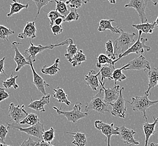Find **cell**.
Returning a JSON list of instances; mask_svg holds the SVG:
<instances>
[{"label":"cell","mask_w":158,"mask_h":146,"mask_svg":"<svg viewBox=\"0 0 158 146\" xmlns=\"http://www.w3.org/2000/svg\"><path fill=\"white\" fill-rule=\"evenodd\" d=\"M120 35L114 42V54L119 56L128 50L135 43V33H129L120 29Z\"/></svg>","instance_id":"6da1fadb"},{"label":"cell","mask_w":158,"mask_h":146,"mask_svg":"<svg viewBox=\"0 0 158 146\" xmlns=\"http://www.w3.org/2000/svg\"><path fill=\"white\" fill-rule=\"evenodd\" d=\"M108 105L104 101V92L101 87L98 93L92 98L90 101L86 103L85 111L88 114L92 111H96L102 114L109 111Z\"/></svg>","instance_id":"7a4b0ae2"},{"label":"cell","mask_w":158,"mask_h":146,"mask_svg":"<svg viewBox=\"0 0 158 146\" xmlns=\"http://www.w3.org/2000/svg\"><path fill=\"white\" fill-rule=\"evenodd\" d=\"M149 95H145L142 96H136L132 98V102L127 101L131 105L134 111L142 112L143 117L145 118L146 121L148 122V118L146 115V112L148 109L152 106L158 103V100L151 101L148 97Z\"/></svg>","instance_id":"3957f363"},{"label":"cell","mask_w":158,"mask_h":146,"mask_svg":"<svg viewBox=\"0 0 158 146\" xmlns=\"http://www.w3.org/2000/svg\"><path fill=\"white\" fill-rule=\"evenodd\" d=\"M82 104L77 102L74 104L73 110L72 111H65L62 110V106H60V108H58L55 106H53V108L55 109L56 112L59 115H63L67 118L68 121L72 122L73 123H76L77 121L79 120L82 118L88 116L89 114L86 112H82L81 111Z\"/></svg>","instance_id":"277c9868"},{"label":"cell","mask_w":158,"mask_h":146,"mask_svg":"<svg viewBox=\"0 0 158 146\" xmlns=\"http://www.w3.org/2000/svg\"><path fill=\"white\" fill-rule=\"evenodd\" d=\"M70 38L67 39V40L62 42L59 43L55 44V45H48L45 46H43L41 45L38 46H35L31 41H30V46L29 47L25 50L24 52V57H28L31 59L33 63L35 61L36 56L39 54H41L43 51L46 50H52L54 48L59 46H63L66 45H69Z\"/></svg>","instance_id":"5b68a950"},{"label":"cell","mask_w":158,"mask_h":146,"mask_svg":"<svg viewBox=\"0 0 158 146\" xmlns=\"http://www.w3.org/2000/svg\"><path fill=\"white\" fill-rule=\"evenodd\" d=\"M142 33V32L139 31V37H138L137 40L128 50H127L123 54L119 55L117 59L113 61V63L114 65L120 59H122V57L127 56L131 54H142L144 52V50H146L148 52L150 51L151 48L145 45L146 42L148 41V38H141Z\"/></svg>","instance_id":"8992f818"},{"label":"cell","mask_w":158,"mask_h":146,"mask_svg":"<svg viewBox=\"0 0 158 146\" xmlns=\"http://www.w3.org/2000/svg\"><path fill=\"white\" fill-rule=\"evenodd\" d=\"M7 128H10L13 130H18L24 133L27 134L29 136H31L33 137H36L39 140H42V137L44 132V125L41 124L40 121L38 123L32 125L28 128H22L19 125L15 124H9L7 123Z\"/></svg>","instance_id":"52a82bcc"},{"label":"cell","mask_w":158,"mask_h":146,"mask_svg":"<svg viewBox=\"0 0 158 146\" xmlns=\"http://www.w3.org/2000/svg\"><path fill=\"white\" fill-rule=\"evenodd\" d=\"M123 90V87H122L120 88V94L118 99L114 103L109 104L112 107V110L111 111L112 115L122 119L125 118L127 110L126 106L124 103L126 100L124 99L122 95V92Z\"/></svg>","instance_id":"ba28073f"},{"label":"cell","mask_w":158,"mask_h":146,"mask_svg":"<svg viewBox=\"0 0 158 146\" xmlns=\"http://www.w3.org/2000/svg\"><path fill=\"white\" fill-rule=\"evenodd\" d=\"M94 124L95 128L107 137L108 144H110V137L112 136H118L119 134V128H114V123L108 124L101 120H96Z\"/></svg>","instance_id":"9c48e42d"},{"label":"cell","mask_w":158,"mask_h":146,"mask_svg":"<svg viewBox=\"0 0 158 146\" xmlns=\"http://www.w3.org/2000/svg\"><path fill=\"white\" fill-rule=\"evenodd\" d=\"M149 0H130V2L125 5V7H132L136 10L139 14L141 24L148 22L145 13L146 7Z\"/></svg>","instance_id":"30bf717a"},{"label":"cell","mask_w":158,"mask_h":146,"mask_svg":"<svg viewBox=\"0 0 158 146\" xmlns=\"http://www.w3.org/2000/svg\"><path fill=\"white\" fill-rule=\"evenodd\" d=\"M127 67L124 70H149L151 69L150 64L143 55L135 58L126 64Z\"/></svg>","instance_id":"8fae6325"},{"label":"cell","mask_w":158,"mask_h":146,"mask_svg":"<svg viewBox=\"0 0 158 146\" xmlns=\"http://www.w3.org/2000/svg\"><path fill=\"white\" fill-rule=\"evenodd\" d=\"M25 105H15L13 103L10 104L9 115L15 121V124L19 125L20 122L27 116L28 113L25 111Z\"/></svg>","instance_id":"7c38bea8"},{"label":"cell","mask_w":158,"mask_h":146,"mask_svg":"<svg viewBox=\"0 0 158 146\" xmlns=\"http://www.w3.org/2000/svg\"><path fill=\"white\" fill-rule=\"evenodd\" d=\"M99 83H100L101 87L104 92V101L108 105L114 103L119 96L120 86L115 85L113 88H105L104 86L105 82H102L100 80H99Z\"/></svg>","instance_id":"4fadbf2b"},{"label":"cell","mask_w":158,"mask_h":146,"mask_svg":"<svg viewBox=\"0 0 158 146\" xmlns=\"http://www.w3.org/2000/svg\"><path fill=\"white\" fill-rule=\"evenodd\" d=\"M119 136L120 139L123 140V143H126L128 146H133L139 145V142L134 138V135L136 132L132 129H130L124 126L119 128Z\"/></svg>","instance_id":"5bb4252c"},{"label":"cell","mask_w":158,"mask_h":146,"mask_svg":"<svg viewBox=\"0 0 158 146\" xmlns=\"http://www.w3.org/2000/svg\"><path fill=\"white\" fill-rule=\"evenodd\" d=\"M25 59L29 62V66L31 67L32 69V74H33V84L36 87V88L38 89L39 92H41L44 95H47V93L46 92L45 88L46 87H50V85L44 81V79L40 76L38 73L35 71V68L33 67V63L31 60L30 58L28 57H25Z\"/></svg>","instance_id":"9a60e30c"},{"label":"cell","mask_w":158,"mask_h":146,"mask_svg":"<svg viewBox=\"0 0 158 146\" xmlns=\"http://www.w3.org/2000/svg\"><path fill=\"white\" fill-rule=\"evenodd\" d=\"M22 43L20 42H14L12 43L13 47L15 51V56L14 57V60L16 64V67L15 69V71L18 72L19 70H21L23 67H25V65H29V62L27 60L24 56H23L20 52L19 51L17 45H20Z\"/></svg>","instance_id":"2e32d148"},{"label":"cell","mask_w":158,"mask_h":146,"mask_svg":"<svg viewBox=\"0 0 158 146\" xmlns=\"http://www.w3.org/2000/svg\"><path fill=\"white\" fill-rule=\"evenodd\" d=\"M50 95H47L42 97L41 99L39 100L32 101L29 105L28 106L29 108H31L37 112H45L44 106L48 105L50 103Z\"/></svg>","instance_id":"e0dca14e"},{"label":"cell","mask_w":158,"mask_h":146,"mask_svg":"<svg viewBox=\"0 0 158 146\" xmlns=\"http://www.w3.org/2000/svg\"><path fill=\"white\" fill-rule=\"evenodd\" d=\"M37 29L35 27V21L32 22H27L25 25L23 32L19 33L18 37L20 39L24 38H36Z\"/></svg>","instance_id":"ac0fdd59"},{"label":"cell","mask_w":158,"mask_h":146,"mask_svg":"<svg viewBox=\"0 0 158 146\" xmlns=\"http://www.w3.org/2000/svg\"><path fill=\"white\" fill-rule=\"evenodd\" d=\"M100 72L96 73V71L91 70L88 74L85 76V81L87 86H89L94 91H97L100 87L98 76Z\"/></svg>","instance_id":"d6986e66"},{"label":"cell","mask_w":158,"mask_h":146,"mask_svg":"<svg viewBox=\"0 0 158 146\" xmlns=\"http://www.w3.org/2000/svg\"><path fill=\"white\" fill-rule=\"evenodd\" d=\"M154 122L152 123H149L148 122L144 123L143 124V130L145 135V146H148V142H149L150 137L152 135H154L156 133L155 132V126L158 124V118H155L154 116L153 117Z\"/></svg>","instance_id":"ffe728a7"},{"label":"cell","mask_w":158,"mask_h":146,"mask_svg":"<svg viewBox=\"0 0 158 146\" xmlns=\"http://www.w3.org/2000/svg\"><path fill=\"white\" fill-rule=\"evenodd\" d=\"M115 22L114 19L104 20L102 19L100 21L98 30L99 32H105L107 30H110L111 32L114 33L120 34V28L114 27L111 25V22Z\"/></svg>","instance_id":"44dd1931"},{"label":"cell","mask_w":158,"mask_h":146,"mask_svg":"<svg viewBox=\"0 0 158 146\" xmlns=\"http://www.w3.org/2000/svg\"><path fill=\"white\" fill-rule=\"evenodd\" d=\"M148 77H149V83H148V88L146 91L145 94L149 95L150 91L157 86V82L158 80V69L154 68L148 71Z\"/></svg>","instance_id":"7402d4cb"},{"label":"cell","mask_w":158,"mask_h":146,"mask_svg":"<svg viewBox=\"0 0 158 146\" xmlns=\"http://www.w3.org/2000/svg\"><path fill=\"white\" fill-rule=\"evenodd\" d=\"M60 63V59H56L53 65H52L51 67H47L46 65H44L41 68V71L42 73L51 76H53L56 75L59 72L60 69L59 67V64Z\"/></svg>","instance_id":"603a6c76"},{"label":"cell","mask_w":158,"mask_h":146,"mask_svg":"<svg viewBox=\"0 0 158 146\" xmlns=\"http://www.w3.org/2000/svg\"><path fill=\"white\" fill-rule=\"evenodd\" d=\"M115 69L114 66L109 64H106L101 67V70L99 71L100 74H101V82H104L105 79L113 80L112 75Z\"/></svg>","instance_id":"cb8c5ba5"},{"label":"cell","mask_w":158,"mask_h":146,"mask_svg":"<svg viewBox=\"0 0 158 146\" xmlns=\"http://www.w3.org/2000/svg\"><path fill=\"white\" fill-rule=\"evenodd\" d=\"M12 1H13V3L10 4V13L7 14V17H10L13 16L14 14H18L24 9L28 8V3L23 5L22 3H20V2L17 1L16 0H12Z\"/></svg>","instance_id":"d4e9b609"},{"label":"cell","mask_w":158,"mask_h":146,"mask_svg":"<svg viewBox=\"0 0 158 146\" xmlns=\"http://www.w3.org/2000/svg\"><path fill=\"white\" fill-rule=\"evenodd\" d=\"M54 93L53 94V97L57 99V102L60 103H64L67 106H69L71 102L67 99V94L64 92L63 89L60 88L59 87H57L56 89H54Z\"/></svg>","instance_id":"484cf974"},{"label":"cell","mask_w":158,"mask_h":146,"mask_svg":"<svg viewBox=\"0 0 158 146\" xmlns=\"http://www.w3.org/2000/svg\"><path fill=\"white\" fill-rule=\"evenodd\" d=\"M132 26L138 31H141L145 34H152L154 30V29L156 28L154 22H145L139 24H132Z\"/></svg>","instance_id":"4316f807"},{"label":"cell","mask_w":158,"mask_h":146,"mask_svg":"<svg viewBox=\"0 0 158 146\" xmlns=\"http://www.w3.org/2000/svg\"><path fill=\"white\" fill-rule=\"evenodd\" d=\"M66 133L71 134L73 135L74 140L72 143L76 146H85L87 144V138L85 134L77 132V133H69L66 132Z\"/></svg>","instance_id":"83f0119b"},{"label":"cell","mask_w":158,"mask_h":146,"mask_svg":"<svg viewBox=\"0 0 158 146\" xmlns=\"http://www.w3.org/2000/svg\"><path fill=\"white\" fill-rule=\"evenodd\" d=\"M87 60V58L85 55L83 53L82 50H80L78 51L76 55L73 56L70 63L72 64V67H76L79 66L81 64Z\"/></svg>","instance_id":"f1b7e54d"},{"label":"cell","mask_w":158,"mask_h":146,"mask_svg":"<svg viewBox=\"0 0 158 146\" xmlns=\"http://www.w3.org/2000/svg\"><path fill=\"white\" fill-rule=\"evenodd\" d=\"M56 11L60 14L61 16H63L65 18L69 13L68 6L65 2H63L62 0H56Z\"/></svg>","instance_id":"f546056e"},{"label":"cell","mask_w":158,"mask_h":146,"mask_svg":"<svg viewBox=\"0 0 158 146\" xmlns=\"http://www.w3.org/2000/svg\"><path fill=\"white\" fill-rule=\"evenodd\" d=\"M127 67V65L126 64L120 69H117L114 70L112 75V78H113V80H114L115 85H117L116 83L117 82H122L124 80L126 79L127 76L122 73V71L125 68H126Z\"/></svg>","instance_id":"4dcf8cb0"},{"label":"cell","mask_w":158,"mask_h":146,"mask_svg":"<svg viewBox=\"0 0 158 146\" xmlns=\"http://www.w3.org/2000/svg\"><path fill=\"white\" fill-rule=\"evenodd\" d=\"M77 52H78V49L77 47V45L73 44V39L70 38L69 45L67 47V53L64 55L65 57H66V59L70 63L72 59Z\"/></svg>","instance_id":"1f68e13d"},{"label":"cell","mask_w":158,"mask_h":146,"mask_svg":"<svg viewBox=\"0 0 158 146\" xmlns=\"http://www.w3.org/2000/svg\"><path fill=\"white\" fill-rule=\"evenodd\" d=\"M40 121V119H38L37 115L33 113L28 114L27 116L25 117L22 121L20 122V125H25L28 124L30 125H35Z\"/></svg>","instance_id":"d6a6232c"},{"label":"cell","mask_w":158,"mask_h":146,"mask_svg":"<svg viewBox=\"0 0 158 146\" xmlns=\"http://www.w3.org/2000/svg\"><path fill=\"white\" fill-rule=\"evenodd\" d=\"M98 63H96V67L98 68H101L102 65H104L106 64H109L111 65L114 66L113 61L110 59V58L106 55L101 54L98 55V57L97 58Z\"/></svg>","instance_id":"836d02e7"},{"label":"cell","mask_w":158,"mask_h":146,"mask_svg":"<svg viewBox=\"0 0 158 146\" xmlns=\"http://www.w3.org/2000/svg\"><path fill=\"white\" fill-rule=\"evenodd\" d=\"M18 78V75L13 76V74L9 78L7 79L5 81H2V85L4 88L9 89L13 87L14 89H18L19 88V86L16 84V80Z\"/></svg>","instance_id":"e575fe53"},{"label":"cell","mask_w":158,"mask_h":146,"mask_svg":"<svg viewBox=\"0 0 158 146\" xmlns=\"http://www.w3.org/2000/svg\"><path fill=\"white\" fill-rule=\"evenodd\" d=\"M89 2V0H68L65 3L70 9H77Z\"/></svg>","instance_id":"d590c367"},{"label":"cell","mask_w":158,"mask_h":146,"mask_svg":"<svg viewBox=\"0 0 158 146\" xmlns=\"http://www.w3.org/2000/svg\"><path fill=\"white\" fill-rule=\"evenodd\" d=\"M14 33L15 32L13 30L0 25V39L9 41V37Z\"/></svg>","instance_id":"8d00e7d4"},{"label":"cell","mask_w":158,"mask_h":146,"mask_svg":"<svg viewBox=\"0 0 158 146\" xmlns=\"http://www.w3.org/2000/svg\"><path fill=\"white\" fill-rule=\"evenodd\" d=\"M105 48L106 55L111 60H115L116 59V56L114 54V46L111 40H109L105 43Z\"/></svg>","instance_id":"74e56055"},{"label":"cell","mask_w":158,"mask_h":146,"mask_svg":"<svg viewBox=\"0 0 158 146\" xmlns=\"http://www.w3.org/2000/svg\"><path fill=\"white\" fill-rule=\"evenodd\" d=\"M55 130H54V128L51 127L50 129L47 131H44L42 135V139L47 143H51V142L55 138Z\"/></svg>","instance_id":"f35d334b"},{"label":"cell","mask_w":158,"mask_h":146,"mask_svg":"<svg viewBox=\"0 0 158 146\" xmlns=\"http://www.w3.org/2000/svg\"><path fill=\"white\" fill-rule=\"evenodd\" d=\"M79 14L75 9H70L68 15L64 19V22H72V21H77L79 19Z\"/></svg>","instance_id":"ab89813d"},{"label":"cell","mask_w":158,"mask_h":146,"mask_svg":"<svg viewBox=\"0 0 158 146\" xmlns=\"http://www.w3.org/2000/svg\"><path fill=\"white\" fill-rule=\"evenodd\" d=\"M33 2H35V4L37 8V13L36 14V16L35 20L37 19L38 15L40 12V10L44 6H46L48 3L52 2L53 1H55L56 0H32Z\"/></svg>","instance_id":"60d3db41"},{"label":"cell","mask_w":158,"mask_h":146,"mask_svg":"<svg viewBox=\"0 0 158 146\" xmlns=\"http://www.w3.org/2000/svg\"><path fill=\"white\" fill-rule=\"evenodd\" d=\"M48 18L50 19V27L51 28L52 26L54 25V22L55 20L58 18H63L64 19L63 16H61L59 13L56 11V10H52L50 11L48 15Z\"/></svg>","instance_id":"b9f144b4"},{"label":"cell","mask_w":158,"mask_h":146,"mask_svg":"<svg viewBox=\"0 0 158 146\" xmlns=\"http://www.w3.org/2000/svg\"><path fill=\"white\" fill-rule=\"evenodd\" d=\"M8 128L5 125H0V144H5V140L8 133Z\"/></svg>","instance_id":"7bdbcfd3"},{"label":"cell","mask_w":158,"mask_h":146,"mask_svg":"<svg viewBox=\"0 0 158 146\" xmlns=\"http://www.w3.org/2000/svg\"><path fill=\"white\" fill-rule=\"evenodd\" d=\"M39 141H34L31 137L27 140H24L20 146H38Z\"/></svg>","instance_id":"ee69618b"},{"label":"cell","mask_w":158,"mask_h":146,"mask_svg":"<svg viewBox=\"0 0 158 146\" xmlns=\"http://www.w3.org/2000/svg\"><path fill=\"white\" fill-rule=\"evenodd\" d=\"M51 28V31L52 34L55 35H59L63 31V27L61 26H57L54 24Z\"/></svg>","instance_id":"f6af8a7d"},{"label":"cell","mask_w":158,"mask_h":146,"mask_svg":"<svg viewBox=\"0 0 158 146\" xmlns=\"http://www.w3.org/2000/svg\"><path fill=\"white\" fill-rule=\"evenodd\" d=\"M9 97V94L5 91V88H0V102L3 101Z\"/></svg>","instance_id":"bcb514c9"},{"label":"cell","mask_w":158,"mask_h":146,"mask_svg":"<svg viewBox=\"0 0 158 146\" xmlns=\"http://www.w3.org/2000/svg\"><path fill=\"white\" fill-rule=\"evenodd\" d=\"M6 59V57H4L0 60V75L1 74L3 73L6 76V74L4 72V63H5V60Z\"/></svg>","instance_id":"7dc6e473"},{"label":"cell","mask_w":158,"mask_h":146,"mask_svg":"<svg viewBox=\"0 0 158 146\" xmlns=\"http://www.w3.org/2000/svg\"><path fill=\"white\" fill-rule=\"evenodd\" d=\"M38 141H39V142H38V146H54L51 144V143L45 142L42 140H39Z\"/></svg>","instance_id":"c3c4849f"},{"label":"cell","mask_w":158,"mask_h":146,"mask_svg":"<svg viewBox=\"0 0 158 146\" xmlns=\"http://www.w3.org/2000/svg\"><path fill=\"white\" fill-rule=\"evenodd\" d=\"M64 18H58L55 20L54 24L57 25V26H61L62 24V23L64 22Z\"/></svg>","instance_id":"681fc988"},{"label":"cell","mask_w":158,"mask_h":146,"mask_svg":"<svg viewBox=\"0 0 158 146\" xmlns=\"http://www.w3.org/2000/svg\"><path fill=\"white\" fill-rule=\"evenodd\" d=\"M149 1H152V4H153L154 6L157 5V4H158V0H149Z\"/></svg>","instance_id":"f907efd6"},{"label":"cell","mask_w":158,"mask_h":146,"mask_svg":"<svg viewBox=\"0 0 158 146\" xmlns=\"http://www.w3.org/2000/svg\"><path fill=\"white\" fill-rule=\"evenodd\" d=\"M154 23L155 24V26H156V28L158 27V18H157L156 19V20H155V22H154Z\"/></svg>","instance_id":"816d5d0a"},{"label":"cell","mask_w":158,"mask_h":146,"mask_svg":"<svg viewBox=\"0 0 158 146\" xmlns=\"http://www.w3.org/2000/svg\"><path fill=\"white\" fill-rule=\"evenodd\" d=\"M108 1H109V2L110 3L114 4V3H116V0H108Z\"/></svg>","instance_id":"f5cc1de1"},{"label":"cell","mask_w":158,"mask_h":146,"mask_svg":"<svg viewBox=\"0 0 158 146\" xmlns=\"http://www.w3.org/2000/svg\"><path fill=\"white\" fill-rule=\"evenodd\" d=\"M150 145V146H158V143H151Z\"/></svg>","instance_id":"db71d44e"},{"label":"cell","mask_w":158,"mask_h":146,"mask_svg":"<svg viewBox=\"0 0 158 146\" xmlns=\"http://www.w3.org/2000/svg\"><path fill=\"white\" fill-rule=\"evenodd\" d=\"M0 146H11L10 145H7L6 144H0Z\"/></svg>","instance_id":"11a10c76"},{"label":"cell","mask_w":158,"mask_h":146,"mask_svg":"<svg viewBox=\"0 0 158 146\" xmlns=\"http://www.w3.org/2000/svg\"><path fill=\"white\" fill-rule=\"evenodd\" d=\"M108 146H110V144H108Z\"/></svg>","instance_id":"9f6ffc18"},{"label":"cell","mask_w":158,"mask_h":146,"mask_svg":"<svg viewBox=\"0 0 158 146\" xmlns=\"http://www.w3.org/2000/svg\"><path fill=\"white\" fill-rule=\"evenodd\" d=\"M157 85H158V82H157Z\"/></svg>","instance_id":"6f0895ef"},{"label":"cell","mask_w":158,"mask_h":146,"mask_svg":"<svg viewBox=\"0 0 158 146\" xmlns=\"http://www.w3.org/2000/svg\"></svg>","instance_id":"680465c9"}]
</instances>
